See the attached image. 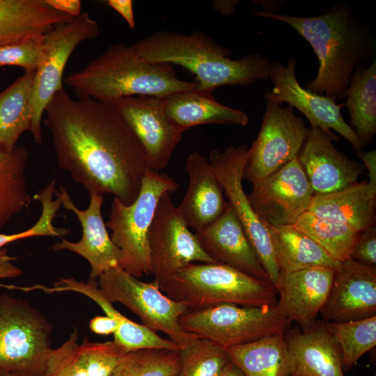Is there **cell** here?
Wrapping results in <instances>:
<instances>
[{"label":"cell","mask_w":376,"mask_h":376,"mask_svg":"<svg viewBox=\"0 0 376 376\" xmlns=\"http://www.w3.org/2000/svg\"><path fill=\"white\" fill-rule=\"evenodd\" d=\"M179 350L142 349L130 352L110 376H175Z\"/></svg>","instance_id":"36"},{"label":"cell","mask_w":376,"mask_h":376,"mask_svg":"<svg viewBox=\"0 0 376 376\" xmlns=\"http://www.w3.org/2000/svg\"><path fill=\"white\" fill-rule=\"evenodd\" d=\"M53 9L62 13L76 17L81 13L79 0H45Z\"/></svg>","instance_id":"42"},{"label":"cell","mask_w":376,"mask_h":376,"mask_svg":"<svg viewBox=\"0 0 376 376\" xmlns=\"http://www.w3.org/2000/svg\"><path fill=\"white\" fill-rule=\"evenodd\" d=\"M350 258L365 265L376 267V227L375 225L360 233Z\"/></svg>","instance_id":"40"},{"label":"cell","mask_w":376,"mask_h":376,"mask_svg":"<svg viewBox=\"0 0 376 376\" xmlns=\"http://www.w3.org/2000/svg\"><path fill=\"white\" fill-rule=\"evenodd\" d=\"M29 155L22 146L12 151L0 146V229L32 202L25 176Z\"/></svg>","instance_id":"33"},{"label":"cell","mask_w":376,"mask_h":376,"mask_svg":"<svg viewBox=\"0 0 376 376\" xmlns=\"http://www.w3.org/2000/svg\"><path fill=\"white\" fill-rule=\"evenodd\" d=\"M72 19L45 0H0V43L42 36L55 25Z\"/></svg>","instance_id":"28"},{"label":"cell","mask_w":376,"mask_h":376,"mask_svg":"<svg viewBox=\"0 0 376 376\" xmlns=\"http://www.w3.org/2000/svg\"><path fill=\"white\" fill-rule=\"evenodd\" d=\"M179 355L180 368L175 376H219L229 360L225 348L200 338L180 349Z\"/></svg>","instance_id":"37"},{"label":"cell","mask_w":376,"mask_h":376,"mask_svg":"<svg viewBox=\"0 0 376 376\" xmlns=\"http://www.w3.org/2000/svg\"><path fill=\"white\" fill-rule=\"evenodd\" d=\"M147 61L178 65L195 75L198 91L213 92L223 86H247L269 79L272 62L258 53L237 59L228 56L230 50L202 31L190 34L159 31L133 44Z\"/></svg>","instance_id":"3"},{"label":"cell","mask_w":376,"mask_h":376,"mask_svg":"<svg viewBox=\"0 0 376 376\" xmlns=\"http://www.w3.org/2000/svg\"><path fill=\"white\" fill-rule=\"evenodd\" d=\"M248 152L249 147L246 144L237 147L230 146L223 151L214 149L210 153L208 162L269 281L274 285L280 269L269 230L254 212L242 186L243 172Z\"/></svg>","instance_id":"13"},{"label":"cell","mask_w":376,"mask_h":376,"mask_svg":"<svg viewBox=\"0 0 376 376\" xmlns=\"http://www.w3.org/2000/svg\"><path fill=\"white\" fill-rule=\"evenodd\" d=\"M178 188V183L167 174L150 169L132 204L125 205L115 197L112 201L106 226L111 230L113 243L123 252L120 267L138 279L151 274L148 237L159 201Z\"/></svg>","instance_id":"6"},{"label":"cell","mask_w":376,"mask_h":376,"mask_svg":"<svg viewBox=\"0 0 376 376\" xmlns=\"http://www.w3.org/2000/svg\"><path fill=\"white\" fill-rule=\"evenodd\" d=\"M165 115L184 133L203 124L246 126L248 116L242 111L218 102L212 92L181 91L160 98Z\"/></svg>","instance_id":"26"},{"label":"cell","mask_w":376,"mask_h":376,"mask_svg":"<svg viewBox=\"0 0 376 376\" xmlns=\"http://www.w3.org/2000/svg\"><path fill=\"white\" fill-rule=\"evenodd\" d=\"M239 1L235 0H217L214 1L213 8L222 15H233L235 11V7L239 4Z\"/></svg>","instance_id":"46"},{"label":"cell","mask_w":376,"mask_h":376,"mask_svg":"<svg viewBox=\"0 0 376 376\" xmlns=\"http://www.w3.org/2000/svg\"><path fill=\"white\" fill-rule=\"evenodd\" d=\"M195 235L203 251L214 263L254 277L269 281L232 206H226L213 222Z\"/></svg>","instance_id":"20"},{"label":"cell","mask_w":376,"mask_h":376,"mask_svg":"<svg viewBox=\"0 0 376 376\" xmlns=\"http://www.w3.org/2000/svg\"><path fill=\"white\" fill-rule=\"evenodd\" d=\"M298 160L314 195L341 190L355 182L365 167L340 152L333 140L318 127L308 128Z\"/></svg>","instance_id":"19"},{"label":"cell","mask_w":376,"mask_h":376,"mask_svg":"<svg viewBox=\"0 0 376 376\" xmlns=\"http://www.w3.org/2000/svg\"><path fill=\"white\" fill-rule=\"evenodd\" d=\"M63 81L78 99L91 98L104 103L123 97L161 98L178 92L198 91L195 80L178 79L172 65L150 62L133 45L123 42L109 46L97 58Z\"/></svg>","instance_id":"4"},{"label":"cell","mask_w":376,"mask_h":376,"mask_svg":"<svg viewBox=\"0 0 376 376\" xmlns=\"http://www.w3.org/2000/svg\"><path fill=\"white\" fill-rule=\"evenodd\" d=\"M285 333L226 348L229 359L246 376H290Z\"/></svg>","instance_id":"30"},{"label":"cell","mask_w":376,"mask_h":376,"mask_svg":"<svg viewBox=\"0 0 376 376\" xmlns=\"http://www.w3.org/2000/svg\"><path fill=\"white\" fill-rule=\"evenodd\" d=\"M334 272L324 267L280 272L274 287L279 295L277 306L281 313L301 328L313 323L327 300Z\"/></svg>","instance_id":"21"},{"label":"cell","mask_w":376,"mask_h":376,"mask_svg":"<svg viewBox=\"0 0 376 376\" xmlns=\"http://www.w3.org/2000/svg\"><path fill=\"white\" fill-rule=\"evenodd\" d=\"M349 125L362 146L370 144L376 133V59L368 67L362 63L353 72L345 93Z\"/></svg>","instance_id":"31"},{"label":"cell","mask_w":376,"mask_h":376,"mask_svg":"<svg viewBox=\"0 0 376 376\" xmlns=\"http://www.w3.org/2000/svg\"><path fill=\"white\" fill-rule=\"evenodd\" d=\"M340 347L343 370H349L376 345V316L345 322H325Z\"/></svg>","instance_id":"35"},{"label":"cell","mask_w":376,"mask_h":376,"mask_svg":"<svg viewBox=\"0 0 376 376\" xmlns=\"http://www.w3.org/2000/svg\"><path fill=\"white\" fill-rule=\"evenodd\" d=\"M54 194L61 200L63 207L77 217L82 227V236L77 242L62 239L54 244L52 250H68L84 258L91 266L89 279L91 280H97L108 269L120 266L123 252L113 243L102 217L103 196L90 195L88 208L80 210L64 187L59 185Z\"/></svg>","instance_id":"17"},{"label":"cell","mask_w":376,"mask_h":376,"mask_svg":"<svg viewBox=\"0 0 376 376\" xmlns=\"http://www.w3.org/2000/svg\"><path fill=\"white\" fill-rule=\"evenodd\" d=\"M52 326L26 301L0 295V370L42 376L51 351Z\"/></svg>","instance_id":"7"},{"label":"cell","mask_w":376,"mask_h":376,"mask_svg":"<svg viewBox=\"0 0 376 376\" xmlns=\"http://www.w3.org/2000/svg\"><path fill=\"white\" fill-rule=\"evenodd\" d=\"M36 71L24 72L0 93V146L12 151L19 136L31 129L29 100Z\"/></svg>","instance_id":"32"},{"label":"cell","mask_w":376,"mask_h":376,"mask_svg":"<svg viewBox=\"0 0 376 376\" xmlns=\"http://www.w3.org/2000/svg\"><path fill=\"white\" fill-rule=\"evenodd\" d=\"M313 196L297 157L253 184L247 195L262 222L272 226L293 225L308 210Z\"/></svg>","instance_id":"15"},{"label":"cell","mask_w":376,"mask_h":376,"mask_svg":"<svg viewBox=\"0 0 376 376\" xmlns=\"http://www.w3.org/2000/svg\"><path fill=\"white\" fill-rule=\"evenodd\" d=\"M185 170L189 185L178 208L188 227L198 232L220 216L227 202L212 166L201 152L188 155Z\"/></svg>","instance_id":"24"},{"label":"cell","mask_w":376,"mask_h":376,"mask_svg":"<svg viewBox=\"0 0 376 376\" xmlns=\"http://www.w3.org/2000/svg\"><path fill=\"white\" fill-rule=\"evenodd\" d=\"M293 226L339 262L350 258L360 235L346 224L317 217L308 211L301 214Z\"/></svg>","instance_id":"34"},{"label":"cell","mask_w":376,"mask_h":376,"mask_svg":"<svg viewBox=\"0 0 376 376\" xmlns=\"http://www.w3.org/2000/svg\"><path fill=\"white\" fill-rule=\"evenodd\" d=\"M27 289L29 291L40 290L46 293L71 291L88 297L102 309L106 315L116 320L118 329L113 334V341L127 352L142 349H181L169 338L161 337L143 324L132 321L120 313L103 296L98 288L97 280L88 279L87 282H83L73 278H63L56 282L52 288L35 285Z\"/></svg>","instance_id":"25"},{"label":"cell","mask_w":376,"mask_h":376,"mask_svg":"<svg viewBox=\"0 0 376 376\" xmlns=\"http://www.w3.org/2000/svg\"><path fill=\"white\" fill-rule=\"evenodd\" d=\"M219 376H246L230 359L222 368Z\"/></svg>","instance_id":"47"},{"label":"cell","mask_w":376,"mask_h":376,"mask_svg":"<svg viewBox=\"0 0 376 376\" xmlns=\"http://www.w3.org/2000/svg\"><path fill=\"white\" fill-rule=\"evenodd\" d=\"M107 4L126 21L130 28L135 26L133 13V2L131 0H109Z\"/></svg>","instance_id":"43"},{"label":"cell","mask_w":376,"mask_h":376,"mask_svg":"<svg viewBox=\"0 0 376 376\" xmlns=\"http://www.w3.org/2000/svg\"><path fill=\"white\" fill-rule=\"evenodd\" d=\"M148 240L151 274L159 288L189 264L214 263L189 230L170 194L159 201Z\"/></svg>","instance_id":"12"},{"label":"cell","mask_w":376,"mask_h":376,"mask_svg":"<svg viewBox=\"0 0 376 376\" xmlns=\"http://www.w3.org/2000/svg\"><path fill=\"white\" fill-rule=\"evenodd\" d=\"M55 180H52L44 189L33 196L42 205V213L38 221L26 230L14 234H0V249L12 242L33 236H52L61 237L70 233V230L57 228L53 220L62 205L61 200H53L55 191Z\"/></svg>","instance_id":"38"},{"label":"cell","mask_w":376,"mask_h":376,"mask_svg":"<svg viewBox=\"0 0 376 376\" xmlns=\"http://www.w3.org/2000/svg\"><path fill=\"white\" fill-rule=\"evenodd\" d=\"M15 259L8 256L6 251H0V279L14 278L22 274V270L12 263Z\"/></svg>","instance_id":"44"},{"label":"cell","mask_w":376,"mask_h":376,"mask_svg":"<svg viewBox=\"0 0 376 376\" xmlns=\"http://www.w3.org/2000/svg\"><path fill=\"white\" fill-rule=\"evenodd\" d=\"M320 314L323 321L333 322L376 316V267L352 258L341 262Z\"/></svg>","instance_id":"18"},{"label":"cell","mask_w":376,"mask_h":376,"mask_svg":"<svg viewBox=\"0 0 376 376\" xmlns=\"http://www.w3.org/2000/svg\"><path fill=\"white\" fill-rule=\"evenodd\" d=\"M160 290L188 311L221 304L262 306L277 304L274 285L228 265L191 263L179 270Z\"/></svg>","instance_id":"5"},{"label":"cell","mask_w":376,"mask_h":376,"mask_svg":"<svg viewBox=\"0 0 376 376\" xmlns=\"http://www.w3.org/2000/svg\"><path fill=\"white\" fill-rule=\"evenodd\" d=\"M97 283L108 301L124 305L140 318L142 324L166 334L181 349L198 338L178 324L179 318L188 311L185 304L164 295L154 281H142L116 266L102 274Z\"/></svg>","instance_id":"9"},{"label":"cell","mask_w":376,"mask_h":376,"mask_svg":"<svg viewBox=\"0 0 376 376\" xmlns=\"http://www.w3.org/2000/svg\"><path fill=\"white\" fill-rule=\"evenodd\" d=\"M251 14L284 22L311 46L319 62L316 77L305 88L335 101L345 99L350 79L363 61L375 59L376 42L368 24L346 3L315 17H297L251 9Z\"/></svg>","instance_id":"2"},{"label":"cell","mask_w":376,"mask_h":376,"mask_svg":"<svg viewBox=\"0 0 376 376\" xmlns=\"http://www.w3.org/2000/svg\"><path fill=\"white\" fill-rule=\"evenodd\" d=\"M290 322L275 305L221 304L187 311L178 319L186 332L228 348L285 333Z\"/></svg>","instance_id":"8"},{"label":"cell","mask_w":376,"mask_h":376,"mask_svg":"<svg viewBox=\"0 0 376 376\" xmlns=\"http://www.w3.org/2000/svg\"><path fill=\"white\" fill-rule=\"evenodd\" d=\"M100 34L97 22L86 12L53 26L44 35L45 58L36 72L31 92V129L36 143L42 140V118L54 93L63 88V75L71 54L83 41Z\"/></svg>","instance_id":"10"},{"label":"cell","mask_w":376,"mask_h":376,"mask_svg":"<svg viewBox=\"0 0 376 376\" xmlns=\"http://www.w3.org/2000/svg\"><path fill=\"white\" fill-rule=\"evenodd\" d=\"M296 67L295 58H289L286 65L277 61L272 63L269 79L273 88L265 92V99L281 105L288 103L304 114L311 126L318 127L333 141L339 138L331 130L338 132L354 148L362 149L363 146L354 131L342 116L340 109L345 104H336L334 100L301 86L296 77Z\"/></svg>","instance_id":"14"},{"label":"cell","mask_w":376,"mask_h":376,"mask_svg":"<svg viewBox=\"0 0 376 376\" xmlns=\"http://www.w3.org/2000/svg\"><path fill=\"white\" fill-rule=\"evenodd\" d=\"M294 109L266 100L259 133L249 148L243 179L254 184L297 157L308 128Z\"/></svg>","instance_id":"11"},{"label":"cell","mask_w":376,"mask_h":376,"mask_svg":"<svg viewBox=\"0 0 376 376\" xmlns=\"http://www.w3.org/2000/svg\"><path fill=\"white\" fill-rule=\"evenodd\" d=\"M375 204L376 187L368 182H355L335 192L314 195L307 211L361 233L375 225Z\"/></svg>","instance_id":"27"},{"label":"cell","mask_w":376,"mask_h":376,"mask_svg":"<svg viewBox=\"0 0 376 376\" xmlns=\"http://www.w3.org/2000/svg\"><path fill=\"white\" fill-rule=\"evenodd\" d=\"M58 166L69 173L89 196L109 194L125 205L139 195L150 169L139 141L108 104L74 100L63 88L45 107Z\"/></svg>","instance_id":"1"},{"label":"cell","mask_w":376,"mask_h":376,"mask_svg":"<svg viewBox=\"0 0 376 376\" xmlns=\"http://www.w3.org/2000/svg\"><path fill=\"white\" fill-rule=\"evenodd\" d=\"M120 116L141 145L151 169L167 166L183 132L166 117L159 97H123L108 103Z\"/></svg>","instance_id":"16"},{"label":"cell","mask_w":376,"mask_h":376,"mask_svg":"<svg viewBox=\"0 0 376 376\" xmlns=\"http://www.w3.org/2000/svg\"><path fill=\"white\" fill-rule=\"evenodd\" d=\"M44 36L0 43V68L15 65L37 71L45 58Z\"/></svg>","instance_id":"39"},{"label":"cell","mask_w":376,"mask_h":376,"mask_svg":"<svg viewBox=\"0 0 376 376\" xmlns=\"http://www.w3.org/2000/svg\"><path fill=\"white\" fill-rule=\"evenodd\" d=\"M356 155L363 162L365 169H368V182L376 187V150L357 152Z\"/></svg>","instance_id":"45"},{"label":"cell","mask_w":376,"mask_h":376,"mask_svg":"<svg viewBox=\"0 0 376 376\" xmlns=\"http://www.w3.org/2000/svg\"><path fill=\"white\" fill-rule=\"evenodd\" d=\"M266 226L280 272H292L311 267H324L336 271L340 267L341 262L334 259L293 225Z\"/></svg>","instance_id":"29"},{"label":"cell","mask_w":376,"mask_h":376,"mask_svg":"<svg viewBox=\"0 0 376 376\" xmlns=\"http://www.w3.org/2000/svg\"><path fill=\"white\" fill-rule=\"evenodd\" d=\"M113 340L78 343L76 327L59 347L52 349L42 376H110L127 354Z\"/></svg>","instance_id":"23"},{"label":"cell","mask_w":376,"mask_h":376,"mask_svg":"<svg viewBox=\"0 0 376 376\" xmlns=\"http://www.w3.org/2000/svg\"><path fill=\"white\" fill-rule=\"evenodd\" d=\"M89 327L91 330L99 335L114 334L118 329L116 320L107 315L95 316L91 319Z\"/></svg>","instance_id":"41"},{"label":"cell","mask_w":376,"mask_h":376,"mask_svg":"<svg viewBox=\"0 0 376 376\" xmlns=\"http://www.w3.org/2000/svg\"><path fill=\"white\" fill-rule=\"evenodd\" d=\"M290 376H344L339 345L326 327L315 320L285 332Z\"/></svg>","instance_id":"22"},{"label":"cell","mask_w":376,"mask_h":376,"mask_svg":"<svg viewBox=\"0 0 376 376\" xmlns=\"http://www.w3.org/2000/svg\"><path fill=\"white\" fill-rule=\"evenodd\" d=\"M0 376H17L12 373L8 372L6 370H0Z\"/></svg>","instance_id":"48"}]
</instances>
